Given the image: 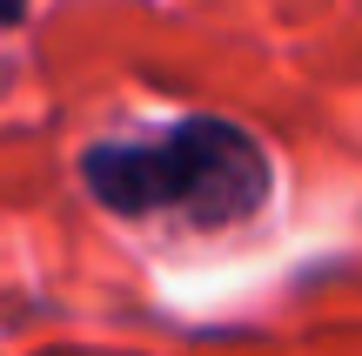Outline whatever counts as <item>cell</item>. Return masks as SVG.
Segmentation results:
<instances>
[{
    "label": "cell",
    "mask_w": 362,
    "mask_h": 356,
    "mask_svg": "<svg viewBox=\"0 0 362 356\" xmlns=\"http://www.w3.org/2000/svg\"><path fill=\"white\" fill-rule=\"evenodd\" d=\"M81 182L115 215H181L194 229H228L262 209L269 155L221 115H181L161 134L94 142L81 155Z\"/></svg>",
    "instance_id": "obj_1"
},
{
    "label": "cell",
    "mask_w": 362,
    "mask_h": 356,
    "mask_svg": "<svg viewBox=\"0 0 362 356\" xmlns=\"http://www.w3.org/2000/svg\"><path fill=\"white\" fill-rule=\"evenodd\" d=\"M27 13V0H0V21H21Z\"/></svg>",
    "instance_id": "obj_2"
}]
</instances>
